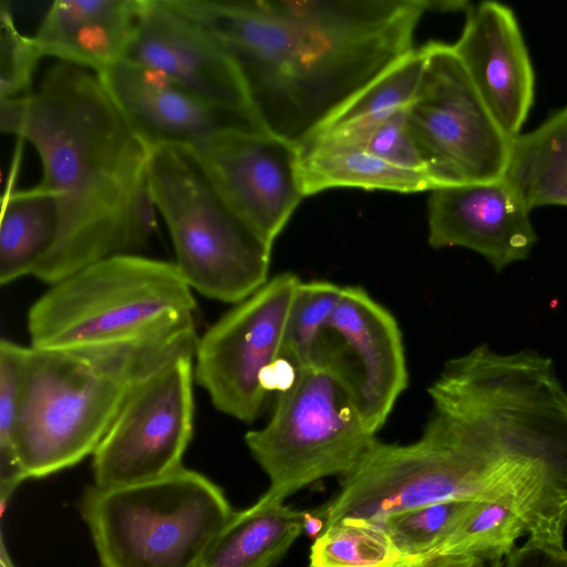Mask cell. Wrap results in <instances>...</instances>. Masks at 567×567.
I'll list each match as a JSON object with an SVG mask.
<instances>
[{
	"mask_svg": "<svg viewBox=\"0 0 567 567\" xmlns=\"http://www.w3.org/2000/svg\"><path fill=\"white\" fill-rule=\"evenodd\" d=\"M237 65L261 127L301 146L408 55L431 0H171Z\"/></svg>",
	"mask_w": 567,
	"mask_h": 567,
	"instance_id": "obj_1",
	"label": "cell"
},
{
	"mask_svg": "<svg viewBox=\"0 0 567 567\" xmlns=\"http://www.w3.org/2000/svg\"><path fill=\"white\" fill-rule=\"evenodd\" d=\"M0 126L35 148L41 184L58 204V237L33 277L52 286L148 246L156 228L150 148L95 73L53 64L35 92L0 100Z\"/></svg>",
	"mask_w": 567,
	"mask_h": 567,
	"instance_id": "obj_2",
	"label": "cell"
},
{
	"mask_svg": "<svg viewBox=\"0 0 567 567\" xmlns=\"http://www.w3.org/2000/svg\"><path fill=\"white\" fill-rule=\"evenodd\" d=\"M194 318L118 343L25 348L16 447L28 478L93 455L133 388L169 359L195 351Z\"/></svg>",
	"mask_w": 567,
	"mask_h": 567,
	"instance_id": "obj_3",
	"label": "cell"
},
{
	"mask_svg": "<svg viewBox=\"0 0 567 567\" xmlns=\"http://www.w3.org/2000/svg\"><path fill=\"white\" fill-rule=\"evenodd\" d=\"M329 343L315 362L293 371L269 421L245 443L269 480L271 502L329 477L344 476L377 440L367 424L351 364Z\"/></svg>",
	"mask_w": 567,
	"mask_h": 567,
	"instance_id": "obj_4",
	"label": "cell"
},
{
	"mask_svg": "<svg viewBox=\"0 0 567 567\" xmlns=\"http://www.w3.org/2000/svg\"><path fill=\"white\" fill-rule=\"evenodd\" d=\"M175 262L141 254L94 262L49 288L29 309L31 346L72 349L134 340L194 318Z\"/></svg>",
	"mask_w": 567,
	"mask_h": 567,
	"instance_id": "obj_5",
	"label": "cell"
},
{
	"mask_svg": "<svg viewBox=\"0 0 567 567\" xmlns=\"http://www.w3.org/2000/svg\"><path fill=\"white\" fill-rule=\"evenodd\" d=\"M234 512L216 483L184 466L142 483L90 486L80 502L101 567H202Z\"/></svg>",
	"mask_w": 567,
	"mask_h": 567,
	"instance_id": "obj_6",
	"label": "cell"
},
{
	"mask_svg": "<svg viewBox=\"0 0 567 567\" xmlns=\"http://www.w3.org/2000/svg\"><path fill=\"white\" fill-rule=\"evenodd\" d=\"M148 176L175 265L190 289L236 305L269 280L272 247L229 206L189 148L152 147Z\"/></svg>",
	"mask_w": 567,
	"mask_h": 567,
	"instance_id": "obj_7",
	"label": "cell"
},
{
	"mask_svg": "<svg viewBox=\"0 0 567 567\" xmlns=\"http://www.w3.org/2000/svg\"><path fill=\"white\" fill-rule=\"evenodd\" d=\"M417 93L406 109L408 125L440 187L503 178L511 138L495 122L452 44H425Z\"/></svg>",
	"mask_w": 567,
	"mask_h": 567,
	"instance_id": "obj_8",
	"label": "cell"
},
{
	"mask_svg": "<svg viewBox=\"0 0 567 567\" xmlns=\"http://www.w3.org/2000/svg\"><path fill=\"white\" fill-rule=\"evenodd\" d=\"M301 281L289 271L269 278L198 338L194 378L219 412L244 423L260 415Z\"/></svg>",
	"mask_w": 567,
	"mask_h": 567,
	"instance_id": "obj_9",
	"label": "cell"
},
{
	"mask_svg": "<svg viewBox=\"0 0 567 567\" xmlns=\"http://www.w3.org/2000/svg\"><path fill=\"white\" fill-rule=\"evenodd\" d=\"M194 355L169 359L133 388L93 453L94 485L142 483L183 466L193 435Z\"/></svg>",
	"mask_w": 567,
	"mask_h": 567,
	"instance_id": "obj_10",
	"label": "cell"
},
{
	"mask_svg": "<svg viewBox=\"0 0 567 567\" xmlns=\"http://www.w3.org/2000/svg\"><path fill=\"white\" fill-rule=\"evenodd\" d=\"M237 215L269 246L305 196L300 148L259 130L190 150Z\"/></svg>",
	"mask_w": 567,
	"mask_h": 567,
	"instance_id": "obj_11",
	"label": "cell"
},
{
	"mask_svg": "<svg viewBox=\"0 0 567 567\" xmlns=\"http://www.w3.org/2000/svg\"><path fill=\"white\" fill-rule=\"evenodd\" d=\"M123 61L158 72L214 104L257 120L230 55L207 29L171 0H144Z\"/></svg>",
	"mask_w": 567,
	"mask_h": 567,
	"instance_id": "obj_12",
	"label": "cell"
},
{
	"mask_svg": "<svg viewBox=\"0 0 567 567\" xmlns=\"http://www.w3.org/2000/svg\"><path fill=\"white\" fill-rule=\"evenodd\" d=\"M96 75L150 150L158 145L197 150L235 131H265L254 117L214 104L163 74L128 61Z\"/></svg>",
	"mask_w": 567,
	"mask_h": 567,
	"instance_id": "obj_13",
	"label": "cell"
},
{
	"mask_svg": "<svg viewBox=\"0 0 567 567\" xmlns=\"http://www.w3.org/2000/svg\"><path fill=\"white\" fill-rule=\"evenodd\" d=\"M452 47L504 134L511 140L520 134L534 104L535 73L512 8L496 1L470 4Z\"/></svg>",
	"mask_w": 567,
	"mask_h": 567,
	"instance_id": "obj_14",
	"label": "cell"
},
{
	"mask_svg": "<svg viewBox=\"0 0 567 567\" xmlns=\"http://www.w3.org/2000/svg\"><path fill=\"white\" fill-rule=\"evenodd\" d=\"M504 178L431 192L427 240L435 249L462 247L496 271L525 260L537 241L529 214Z\"/></svg>",
	"mask_w": 567,
	"mask_h": 567,
	"instance_id": "obj_15",
	"label": "cell"
},
{
	"mask_svg": "<svg viewBox=\"0 0 567 567\" xmlns=\"http://www.w3.org/2000/svg\"><path fill=\"white\" fill-rule=\"evenodd\" d=\"M329 333L350 353L364 420L378 433L408 386L405 351L398 321L362 287L343 286Z\"/></svg>",
	"mask_w": 567,
	"mask_h": 567,
	"instance_id": "obj_16",
	"label": "cell"
},
{
	"mask_svg": "<svg viewBox=\"0 0 567 567\" xmlns=\"http://www.w3.org/2000/svg\"><path fill=\"white\" fill-rule=\"evenodd\" d=\"M144 0H55L33 37L42 55L99 74L125 59Z\"/></svg>",
	"mask_w": 567,
	"mask_h": 567,
	"instance_id": "obj_17",
	"label": "cell"
},
{
	"mask_svg": "<svg viewBox=\"0 0 567 567\" xmlns=\"http://www.w3.org/2000/svg\"><path fill=\"white\" fill-rule=\"evenodd\" d=\"M308 513L260 496L233 513L202 567H274L305 532Z\"/></svg>",
	"mask_w": 567,
	"mask_h": 567,
	"instance_id": "obj_18",
	"label": "cell"
},
{
	"mask_svg": "<svg viewBox=\"0 0 567 567\" xmlns=\"http://www.w3.org/2000/svg\"><path fill=\"white\" fill-rule=\"evenodd\" d=\"M299 148L305 196L338 187L400 193L440 188L431 175L389 163L362 147L307 142Z\"/></svg>",
	"mask_w": 567,
	"mask_h": 567,
	"instance_id": "obj_19",
	"label": "cell"
},
{
	"mask_svg": "<svg viewBox=\"0 0 567 567\" xmlns=\"http://www.w3.org/2000/svg\"><path fill=\"white\" fill-rule=\"evenodd\" d=\"M503 178L530 210L567 206V106L512 138Z\"/></svg>",
	"mask_w": 567,
	"mask_h": 567,
	"instance_id": "obj_20",
	"label": "cell"
},
{
	"mask_svg": "<svg viewBox=\"0 0 567 567\" xmlns=\"http://www.w3.org/2000/svg\"><path fill=\"white\" fill-rule=\"evenodd\" d=\"M59 231L54 195L41 183L29 189L7 188L0 224V282L32 276L52 249Z\"/></svg>",
	"mask_w": 567,
	"mask_h": 567,
	"instance_id": "obj_21",
	"label": "cell"
},
{
	"mask_svg": "<svg viewBox=\"0 0 567 567\" xmlns=\"http://www.w3.org/2000/svg\"><path fill=\"white\" fill-rule=\"evenodd\" d=\"M425 61V45L412 50L348 102L313 136L350 137L408 107L417 93Z\"/></svg>",
	"mask_w": 567,
	"mask_h": 567,
	"instance_id": "obj_22",
	"label": "cell"
},
{
	"mask_svg": "<svg viewBox=\"0 0 567 567\" xmlns=\"http://www.w3.org/2000/svg\"><path fill=\"white\" fill-rule=\"evenodd\" d=\"M310 567H411L385 529L374 520L343 518L315 538Z\"/></svg>",
	"mask_w": 567,
	"mask_h": 567,
	"instance_id": "obj_23",
	"label": "cell"
},
{
	"mask_svg": "<svg viewBox=\"0 0 567 567\" xmlns=\"http://www.w3.org/2000/svg\"><path fill=\"white\" fill-rule=\"evenodd\" d=\"M342 288L327 280L301 281L289 312L282 350L284 362L293 371L323 354Z\"/></svg>",
	"mask_w": 567,
	"mask_h": 567,
	"instance_id": "obj_24",
	"label": "cell"
},
{
	"mask_svg": "<svg viewBox=\"0 0 567 567\" xmlns=\"http://www.w3.org/2000/svg\"><path fill=\"white\" fill-rule=\"evenodd\" d=\"M525 535H528L525 524L512 509L498 503L478 501L431 557H506L515 548L516 540Z\"/></svg>",
	"mask_w": 567,
	"mask_h": 567,
	"instance_id": "obj_25",
	"label": "cell"
},
{
	"mask_svg": "<svg viewBox=\"0 0 567 567\" xmlns=\"http://www.w3.org/2000/svg\"><path fill=\"white\" fill-rule=\"evenodd\" d=\"M478 501L456 499L424 505L389 515L378 522L409 559L432 556Z\"/></svg>",
	"mask_w": 567,
	"mask_h": 567,
	"instance_id": "obj_26",
	"label": "cell"
},
{
	"mask_svg": "<svg viewBox=\"0 0 567 567\" xmlns=\"http://www.w3.org/2000/svg\"><path fill=\"white\" fill-rule=\"evenodd\" d=\"M25 348L9 340L0 342V507L1 515L18 485L27 480L20 465L16 434Z\"/></svg>",
	"mask_w": 567,
	"mask_h": 567,
	"instance_id": "obj_27",
	"label": "cell"
},
{
	"mask_svg": "<svg viewBox=\"0 0 567 567\" xmlns=\"http://www.w3.org/2000/svg\"><path fill=\"white\" fill-rule=\"evenodd\" d=\"M406 109L393 112L350 140L329 144L362 147L389 163L432 176L426 157L408 125Z\"/></svg>",
	"mask_w": 567,
	"mask_h": 567,
	"instance_id": "obj_28",
	"label": "cell"
},
{
	"mask_svg": "<svg viewBox=\"0 0 567 567\" xmlns=\"http://www.w3.org/2000/svg\"><path fill=\"white\" fill-rule=\"evenodd\" d=\"M34 38L22 34L14 24L9 2L0 3V100L24 97L42 58Z\"/></svg>",
	"mask_w": 567,
	"mask_h": 567,
	"instance_id": "obj_29",
	"label": "cell"
},
{
	"mask_svg": "<svg viewBox=\"0 0 567 567\" xmlns=\"http://www.w3.org/2000/svg\"><path fill=\"white\" fill-rule=\"evenodd\" d=\"M503 567H567V550L528 538L505 557Z\"/></svg>",
	"mask_w": 567,
	"mask_h": 567,
	"instance_id": "obj_30",
	"label": "cell"
},
{
	"mask_svg": "<svg viewBox=\"0 0 567 567\" xmlns=\"http://www.w3.org/2000/svg\"><path fill=\"white\" fill-rule=\"evenodd\" d=\"M486 557L464 556H436L421 560L411 567H481Z\"/></svg>",
	"mask_w": 567,
	"mask_h": 567,
	"instance_id": "obj_31",
	"label": "cell"
},
{
	"mask_svg": "<svg viewBox=\"0 0 567 567\" xmlns=\"http://www.w3.org/2000/svg\"><path fill=\"white\" fill-rule=\"evenodd\" d=\"M505 556L503 555H493L488 556L484 559L481 567H503Z\"/></svg>",
	"mask_w": 567,
	"mask_h": 567,
	"instance_id": "obj_32",
	"label": "cell"
},
{
	"mask_svg": "<svg viewBox=\"0 0 567 567\" xmlns=\"http://www.w3.org/2000/svg\"><path fill=\"white\" fill-rule=\"evenodd\" d=\"M0 566L16 567L6 549L3 537H1V545H0Z\"/></svg>",
	"mask_w": 567,
	"mask_h": 567,
	"instance_id": "obj_33",
	"label": "cell"
},
{
	"mask_svg": "<svg viewBox=\"0 0 567 567\" xmlns=\"http://www.w3.org/2000/svg\"><path fill=\"white\" fill-rule=\"evenodd\" d=\"M0 567H2V566H0Z\"/></svg>",
	"mask_w": 567,
	"mask_h": 567,
	"instance_id": "obj_34",
	"label": "cell"
}]
</instances>
